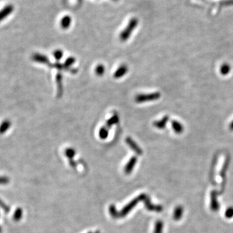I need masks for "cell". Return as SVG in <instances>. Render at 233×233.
Returning a JSON list of instances; mask_svg holds the SVG:
<instances>
[{"mask_svg":"<svg viewBox=\"0 0 233 233\" xmlns=\"http://www.w3.org/2000/svg\"><path fill=\"white\" fill-rule=\"evenodd\" d=\"M137 157H132L130 159V161L128 162V163L125 166V168H124V172L127 174H130L132 172L133 169L134 168L136 163H137Z\"/></svg>","mask_w":233,"mask_h":233,"instance_id":"cell-7","label":"cell"},{"mask_svg":"<svg viewBox=\"0 0 233 233\" xmlns=\"http://www.w3.org/2000/svg\"><path fill=\"white\" fill-rule=\"evenodd\" d=\"M104 71H105V68H104V65H99L96 66V68L95 69V72H96V74L97 75H99V76L102 75L104 73Z\"/></svg>","mask_w":233,"mask_h":233,"instance_id":"cell-23","label":"cell"},{"mask_svg":"<svg viewBox=\"0 0 233 233\" xmlns=\"http://www.w3.org/2000/svg\"><path fill=\"white\" fill-rule=\"evenodd\" d=\"M225 216L227 219H231L233 217V207H229L225 211Z\"/></svg>","mask_w":233,"mask_h":233,"instance_id":"cell-22","label":"cell"},{"mask_svg":"<svg viewBox=\"0 0 233 233\" xmlns=\"http://www.w3.org/2000/svg\"><path fill=\"white\" fill-rule=\"evenodd\" d=\"M0 207L3 210L5 213H9L10 211V207L6 203H4L1 200H0Z\"/></svg>","mask_w":233,"mask_h":233,"instance_id":"cell-25","label":"cell"},{"mask_svg":"<svg viewBox=\"0 0 233 233\" xmlns=\"http://www.w3.org/2000/svg\"><path fill=\"white\" fill-rule=\"evenodd\" d=\"M13 10H14V8L13 5H9L6 6L5 7H4L3 9L0 11V22L3 20V19L7 18L10 14L13 13Z\"/></svg>","mask_w":233,"mask_h":233,"instance_id":"cell-9","label":"cell"},{"mask_svg":"<svg viewBox=\"0 0 233 233\" xmlns=\"http://www.w3.org/2000/svg\"><path fill=\"white\" fill-rule=\"evenodd\" d=\"M23 216V210L22 208H17V209L16 210L14 215H13V220L16 221H19L22 219Z\"/></svg>","mask_w":233,"mask_h":233,"instance_id":"cell-16","label":"cell"},{"mask_svg":"<svg viewBox=\"0 0 233 233\" xmlns=\"http://www.w3.org/2000/svg\"><path fill=\"white\" fill-rule=\"evenodd\" d=\"M75 58L74 57H69L68 58L67 60H65V62L64 64V67L65 68H69L71 66L72 64L75 63Z\"/></svg>","mask_w":233,"mask_h":233,"instance_id":"cell-24","label":"cell"},{"mask_svg":"<svg viewBox=\"0 0 233 233\" xmlns=\"http://www.w3.org/2000/svg\"><path fill=\"white\" fill-rule=\"evenodd\" d=\"M167 120H168V117H167V116H165V117L163 118L161 120L155 122L154 123V125L157 128H163L165 127Z\"/></svg>","mask_w":233,"mask_h":233,"instance_id":"cell-17","label":"cell"},{"mask_svg":"<svg viewBox=\"0 0 233 233\" xmlns=\"http://www.w3.org/2000/svg\"><path fill=\"white\" fill-rule=\"evenodd\" d=\"M128 67L126 65H122L116 69L114 74V77L115 79H119V78L123 76L124 75H126V73L128 72Z\"/></svg>","mask_w":233,"mask_h":233,"instance_id":"cell-10","label":"cell"},{"mask_svg":"<svg viewBox=\"0 0 233 233\" xmlns=\"http://www.w3.org/2000/svg\"><path fill=\"white\" fill-rule=\"evenodd\" d=\"M65 155L67 156L70 160L75 156V150L73 149V148H68L65 150Z\"/></svg>","mask_w":233,"mask_h":233,"instance_id":"cell-20","label":"cell"},{"mask_svg":"<svg viewBox=\"0 0 233 233\" xmlns=\"http://www.w3.org/2000/svg\"><path fill=\"white\" fill-rule=\"evenodd\" d=\"M172 127L174 128V131L177 132V133H181V132L183 131L182 125H181V124H180L177 121L172 122Z\"/></svg>","mask_w":233,"mask_h":233,"instance_id":"cell-19","label":"cell"},{"mask_svg":"<svg viewBox=\"0 0 233 233\" xmlns=\"http://www.w3.org/2000/svg\"><path fill=\"white\" fill-rule=\"evenodd\" d=\"M183 213H184L183 207V206H181V205L177 206V207L175 208L174 211V213H173L174 220H176V221L180 220L182 218L183 215Z\"/></svg>","mask_w":233,"mask_h":233,"instance_id":"cell-8","label":"cell"},{"mask_svg":"<svg viewBox=\"0 0 233 233\" xmlns=\"http://www.w3.org/2000/svg\"><path fill=\"white\" fill-rule=\"evenodd\" d=\"M9 183V178L6 176H0V185H7Z\"/></svg>","mask_w":233,"mask_h":233,"instance_id":"cell-28","label":"cell"},{"mask_svg":"<svg viewBox=\"0 0 233 233\" xmlns=\"http://www.w3.org/2000/svg\"><path fill=\"white\" fill-rule=\"evenodd\" d=\"M138 24V20L136 18L131 19L128 25L120 34V38L122 41H126L130 36L133 30L136 28Z\"/></svg>","mask_w":233,"mask_h":233,"instance_id":"cell-2","label":"cell"},{"mask_svg":"<svg viewBox=\"0 0 233 233\" xmlns=\"http://www.w3.org/2000/svg\"><path fill=\"white\" fill-rule=\"evenodd\" d=\"M71 18L68 16H65L64 18L62 19L61 22H60V25H61L62 28H63L64 29L69 28V27L70 24H71Z\"/></svg>","mask_w":233,"mask_h":233,"instance_id":"cell-14","label":"cell"},{"mask_svg":"<svg viewBox=\"0 0 233 233\" xmlns=\"http://www.w3.org/2000/svg\"><path fill=\"white\" fill-rule=\"evenodd\" d=\"M211 209L214 212H216L220 209V203L217 200V192L212 190L211 193Z\"/></svg>","mask_w":233,"mask_h":233,"instance_id":"cell-4","label":"cell"},{"mask_svg":"<svg viewBox=\"0 0 233 233\" xmlns=\"http://www.w3.org/2000/svg\"><path fill=\"white\" fill-rule=\"evenodd\" d=\"M229 69H230V67H229V65L225 64L223 65L222 67L221 68V73L223 74V75H225V74L228 73L229 71Z\"/></svg>","mask_w":233,"mask_h":233,"instance_id":"cell-29","label":"cell"},{"mask_svg":"<svg viewBox=\"0 0 233 233\" xmlns=\"http://www.w3.org/2000/svg\"><path fill=\"white\" fill-rule=\"evenodd\" d=\"M62 75L60 74H58L56 75V81H57V84H58V94L61 95L62 94Z\"/></svg>","mask_w":233,"mask_h":233,"instance_id":"cell-21","label":"cell"},{"mask_svg":"<svg viewBox=\"0 0 233 233\" xmlns=\"http://www.w3.org/2000/svg\"><path fill=\"white\" fill-rule=\"evenodd\" d=\"M89 233H91V232H89Z\"/></svg>","mask_w":233,"mask_h":233,"instance_id":"cell-31","label":"cell"},{"mask_svg":"<svg viewBox=\"0 0 233 233\" xmlns=\"http://www.w3.org/2000/svg\"><path fill=\"white\" fill-rule=\"evenodd\" d=\"M54 56L57 60H60L63 56V52L61 50H56L54 53Z\"/></svg>","mask_w":233,"mask_h":233,"instance_id":"cell-26","label":"cell"},{"mask_svg":"<svg viewBox=\"0 0 233 233\" xmlns=\"http://www.w3.org/2000/svg\"><path fill=\"white\" fill-rule=\"evenodd\" d=\"M33 58L34 60L40 62V63H43V64L48 63V58L46 56L42 55V54H35L33 56Z\"/></svg>","mask_w":233,"mask_h":233,"instance_id":"cell-13","label":"cell"},{"mask_svg":"<svg viewBox=\"0 0 233 233\" xmlns=\"http://www.w3.org/2000/svg\"><path fill=\"white\" fill-rule=\"evenodd\" d=\"M144 201H145V203L146 209H148L149 211H155V212H160L163 211L162 206L155 205L151 203L148 197L147 196H145V199H144Z\"/></svg>","mask_w":233,"mask_h":233,"instance_id":"cell-5","label":"cell"},{"mask_svg":"<svg viewBox=\"0 0 233 233\" xmlns=\"http://www.w3.org/2000/svg\"><path fill=\"white\" fill-rule=\"evenodd\" d=\"M11 126V122L9 120H5L0 124V134H3L9 130Z\"/></svg>","mask_w":233,"mask_h":233,"instance_id":"cell-11","label":"cell"},{"mask_svg":"<svg viewBox=\"0 0 233 233\" xmlns=\"http://www.w3.org/2000/svg\"><path fill=\"white\" fill-rule=\"evenodd\" d=\"M119 122V116L117 115H113L111 117H110V119H109L107 122H106V127L107 128H108V129H110V128L114 125V124H115Z\"/></svg>","mask_w":233,"mask_h":233,"instance_id":"cell-12","label":"cell"},{"mask_svg":"<svg viewBox=\"0 0 233 233\" xmlns=\"http://www.w3.org/2000/svg\"><path fill=\"white\" fill-rule=\"evenodd\" d=\"M146 195L145 194H141L138 197L135 198L134 200H132L129 203L127 204L124 207L120 212H117L115 207L114 205H111L110 207V212L111 216L114 217V218H121L124 216H126L128 213H129L132 209H133L140 201H142L145 199V197Z\"/></svg>","mask_w":233,"mask_h":233,"instance_id":"cell-1","label":"cell"},{"mask_svg":"<svg viewBox=\"0 0 233 233\" xmlns=\"http://www.w3.org/2000/svg\"><path fill=\"white\" fill-rule=\"evenodd\" d=\"M1 232H2V229L1 227H0V233H1Z\"/></svg>","mask_w":233,"mask_h":233,"instance_id":"cell-30","label":"cell"},{"mask_svg":"<svg viewBox=\"0 0 233 233\" xmlns=\"http://www.w3.org/2000/svg\"><path fill=\"white\" fill-rule=\"evenodd\" d=\"M220 5L222 7L232 6L233 5V0H225V1H221L220 3Z\"/></svg>","mask_w":233,"mask_h":233,"instance_id":"cell-27","label":"cell"},{"mask_svg":"<svg viewBox=\"0 0 233 233\" xmlns=\"http://www.w3.org/2000/svg\"><path fill=\"white\" fill-rule=\"evenodd\" d=\"M163 222L161 220H158L156 221V223L155 224V228L154 233H163Z\"/></svg>","mask_w":233,"mask_h":233,"instance_id":"cell-15","label":"cell"},{"mask_svg":"<svg viewBox=\"0 0 233 233\" xmlns=\"http://www.w3.org/2000/svg\"><path fill=\"white\" fill-rule=\"evenodd\" d=\"M160 96V93L158 92L149 93V94H139L136 96L135 102L137 103H142L148 102V101H153L158 99Z\"/></svg>","mask_w":233,"mask_h":233,"instance_id":"cell-3","label":"cell"},{"mask_svg":"<svg viewBox=\"0 0 233 233\" xmlns=\"http://www.w3.org/2000/svg\"><path fill=\"white\" fill-rule=\"evenodd\" d=\"M108 133H109L108 128H107L106 126L101 128L99 131V137L102 139H106L108 137Z\"/></svg>","mask_w":233,"mask_h":233,"instance_id":"cell-18","label":"cell"},{"mask_svg":"<svg viewBox=\"0 0 233 233\" xmlns=\"http://www.w3.org/2000/svg\"><path fill=\"white\" fill-rule=\"evenodd\" d=\"M126 142L128 144V145L129 146L136 154H138V155H141L142 154V149L138 146L137 144L131 138L128 137L126 139Z\"/></svg>","mask_w":233,"mask_h":233,"instance_id":"cell-6","label":"cell"}]
</instances>
